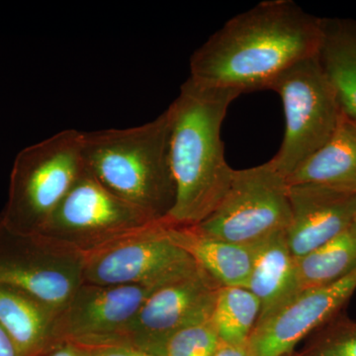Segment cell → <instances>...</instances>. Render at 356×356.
I'll return each instance as SVG.
<instances>
[{
	"instance_id": "obj_1",
	"label": "cell",
	"mask_w": 356,
	"mask_h": 356,
	"mask_svg": "<svg viewBox=\"0 0 356 356\" xmlns=\"http://www.w3.org/2000/svg\"><path fill=\"white\" fill-rule=\"evenodd\" d=\"M322 18L292 0H266L229 19L194 51L191 77L241 95L270 89L288 69L317 56Z\"/></svg>"
},
{
	"instance_id": "obj_2",
	"label": "cell",
	"mask_w": 356,
	"mask_h": 356,
	"mask_svg": "<svg viewBox=\"0 0 356 356\" xmlns=\"http://www.w3.org/2000/svg\"><path fill=\"white\" fill-rule=\"evenodd\" d=\"M240 95L234 89L204 86L188 77L166 109L170 168L177 187L166 221L198 226L228 192L235 170L225 158L221 130L229 105Z\"/></svg>"
},
{
	"instance_id": "obj_3",
	"label": "cell",
	"mask_w": 356,
	"mask_h": 356,
	"mask_svg": "<svg viewBox=\"0 0 356 356\" xmlns=\"http://www.w3.org/2000/svg\"><path fill=\"white\" fill-rule=\"evenodd\" d=\"M168 139L166 110L137 127L81 132L86 172L117 197L161 221L177 198Z\"/></svg>"
},
{
	"instance_id": "obj_4",
	"label": "cell",
	"mask_w": 356,
	"mask_h": 356,
	"mask_svg": "<svg viewBox=\"0 0 356 356\" xmlns=\"http://www.w3.org/2000/svg\"><path fill=\"white\" fill-rule=\"evenodd\" d=\"M81 131H60L16 156L0 221L22 234H40L54 211L86 173Z\"/></svg>"
},
{
	"instance_id": "obj_5",
	"label": "cell",
	"mask_w": 356,
	"mask_h": 356,
	"mask_svg": "<svg viewBox=\"0 0 356 356\" xmlns=\"http://www.w3.org/2000/svg\"><path fill=\"white\" fill-rule=\"evenodd\" d=\"M280 96L285 132L270 163L287 179L331 138L341 110L318 55L288 69L271 86Z\"/></svg>"
},
{
	"instance_id": "obj_6",
	"label": "cell",
	"mask_w": 356,
	"mask_h": 356,
	"mask_svg": "<svg viewBox=\"0 0 356 356\" xmlns=\"http://www.w3.org/2000/svg\"><path fill=\"white\" fill-rule=\"evenodd\" d=\"M291 220L288 184L270 161L235 170L221 203L197 228L238 245H254L286 232Z\"/></svg>"
},
{
	"instance_id": "obj_7",
	"label": "cell",
	"mask_w": 356,
	"mask_h": 356,
	"mask_svg": "<svg viewBox=\"0 0 356 356\" xmlns=\"http://www.w3.org/2000/svg\"><path fill=\"white\" fill-rule=\"evenodd\" d=\"M154 222L158 221L115 196L86 172L40 234L86 255Z\"/></svg>"
},
{
	"instance_id": "obj_8",
	"label": "cell",
	"mask_w": 356,
	"mask_h": 356,
	"mask_svg": "<svg viewBox=\"0 0 356 356\" xmlns=\"http://www.w3.org/2000/svg\"><path fill=\"white\" fill-rule=\"evenodd\" d=\"M84 254L42 234L0 221V284L28 292L58 310L83 282Z\"/></svg>"
},
{
	"instance_id": "obj_9",
	"label": "cell",
	"mask_w": 356,
	"mask_h": 356,
	"mask_svg": "<svg viewBox=\"0 0 356 356\" xmlns=\"http://www.w3.org/2000/svg\"><path fill=\"white\" fill-rule=\"evenodd\" d=\"M198 268L168 238L161 220L84 255L83 282L156 289Z\"/></svg>"
},
{
	"instance_id": "obj_10",
	"label": "cell",
	"mask_w": 356,
	"mask_h": 356,
	"mask_svg": "<svg viewBox=\"0 0 356 356\" xmlns=\"http://www.w3.org/2000/svg\"><path fill=\"white\" fill-rule=\"evenodd\" d=\"M219 288L200 267L156 288L112 344L132 346L158 355L161 344L173 332L210 320Z\"/></svg>"
},
{
	"instance_id": "obj_11",
	"label": "cell",
	"mask_w": 356,
	"mask_h": 356,
	"mask_svg": "<svg viewBox=\"0 0 356 356\" xmlns=\"http://www.w3.org/2000/svg\"><path fill=\"white\" fill-rule=\"evenodd\" d=\"M154 288L83 282L58 312L55 339L77 346L112 344Z\"/></svg>"
},
{
	"instance_id": "obj_12",
	"label": "cell",
	"mask_w": 356,
	"mask_h": 356,
	"mask_svg": "<svg viewBox=\"0 0 356 356\" xmlns=\"http://www.w3.org/2000/svg\"><path fill=\"white\" fill-rule=\"evenodd\" d=\"M356 291V268L337 282L306 290L259 321L248 339L252 356H284L327 324Z\"/></svg>"
},
{
	"instance_id": "obj_13",
	"label": "cell",
	"mask_w": 356,
	"mask_h": 356,
	"mask_svg": "<svg viewBox=\"0 0 356 356\" xmlns=\"http://www.w3.org/2000/svg\"><path fill=\"white\" fill-rule=\"evenodd\" d=\"M291 220L285 232L295 257L336 238L353 224L355 192L316 184L288 185Z\"/></svg>"
},
{
	"instance_id": "obj_14",
	"label": "cell",
	"mask_w": 356,
	"mask_h": 356,
	"mask_svg": "<svg viewBox=\"0 0 356 356\" xmlns=\"http://www.w3.org/2000/svg\"><path fill=\"white\" fill-rule=\"evenodd\" d=\"M163 222L172 242L191 255L220 287L247 288L257 245L226 242L196 226H180L165 219Z\"/></svg>"
},
{
	"instance_id": "obj_15",
	"label": "cell",
	"mask_w": 356,
	"mask_h": 356,
	"mask_svg": "<svg viewBox=\"0 0 356 356\" xmlns=\"http://www.w3.org/2000/svg\"><path fill=\"white\" fill-rule=\"evenodd\" d=\"M58 312L28 292L0 284V325L19 356H41L56 343Z\"/></svg>"
},
{
	"instance_id": "obj_16",
	"label": "cell",
	"mask_w": 356,
	"mask_h": 356,
	"mask_svg": "<svg viewBox=\"0 0 356 356\" xmlns=\"http://www.w3.org/2000/svg\"><path fill=\"white\" fill-rule=\"evenodd\" d=\"M286 182L323 185L356 193V121L341 111L331 138Z\"/></svg>"
},
{
	"instance_id": "obj_17",
	"label": "cell",
	"mask_w": 356,
	"mask_h": 356,
	"mask_svg": "<svg viewBox=\"0 0 356 356\" xmlns=\"http://www.w3.org/2000/svg\"><path fill=\"white\" fill-rule=\"evenodd\" d=\"M247 288L261 303L259 321L296 296V257L290 250L285 232L257 243Z\"/></svg>"
},
{
	"instance_id": "obj_18",
	"label": "cell",
	"mask_w": 356,
	"mask_h": 356,
	"mask_svg": "<svg viewBox=\"0 0 356 356\" xmlns=\"http://www.w3.org/2000/svg\"><path fill=\"white\" fill-rule=\"evenodd\" d=\"M318 58L341 111L356 121V21L322 18Z\"/></svg>"
},
{
	"instance_id": "obj_19",
	"label": "cell",
	"mask_w": 356,
	"mask_h": 356,
	"mask_svg": "<svg viewBox=\"0 0 356 356\" xmlns=\"http://www.w3.org/2000/svg\"><path fill=\"white\" fill-rule=\"evenodd\" d=\"M356 268V231L350 226L336 238L296 257L297 295L337 282Z\"/></svg>"
},
{
	"instance_id": "obj_20",
	"label": "cell",
	"mask_w": 356,
	"mask_h": 356,
	"mask_svg": "<svg viewBox=\"0 0 356 356\" xmlns=\"http://www.w3.org/2000/svg\"><path fill=\"white\" fill-rule=\"evenodd\" d=\"M261 314V303L245 287H220L211 321L222 344L245 346Z\"/></svg>"
},
{
	"instance_id": "obj_21",
	"label": "cell",
	"mask_w": 356,
	"mask_h": 356,
	"mask_svg": "<svg viewBox=\"0 0 356 356\" xmlns=\"http://www.w3.org/2000/svg\"><path fill=\"white\" fill-rule=\"evenodd\" d=\"M300 356H356V322L343 314L314 332Z\"/></svg>"
},
{
	"instance_id": "obj_22",
	"label": "cell",
	"mask_w": 356,
	"mask_h": 356,
	"mask_svg": "<svg viewBox=\"0 0 356 356\" xmlns=\"http://www.w3.org/2000/svg\"><path fill=\"white\" fill-rule=\"evenodd\" d=\"M221 346L212 321L184 327L166 337L158 356H214Z\"/></svg>"
},
{
	"instance_id": "obj_23",
	"label": "cell",
	"mask_w": 356,
	"mask_h": 356,
	"mask_svg": "<svg viewBox=\"0 0 356 356\" xmlns=\"http://www.w3.org/2000/svg\"><path fill=\"white\" fill-rule=\"evenodd\" d=\"M77 346H79L83 356H158L132 348V346H122V344Z\"/></svg>"
},
{
	"instance_id": "obj_24",
	"label": "cell",
	"mask_w": 356,
	"mask_h": 356,
	"mask_svg": "<svg viewBox=\"0 0 356 356\" xmlns=\"http://www.w3.org/2000/svg\"><path fill=\"white\" fill-rule=\"evenodd\" d=\"M41 356H83L76 344L70 341H57Z\"/></svg>"
},
{
	"instance_id": "obj_25",
	"label": "cell",
	"mask_w": 356,
	"mask_h": 356,
	"mask_svg": "<svg viewBox=\"0 0 356 356\" xmlns=\"http://www.w3.org/2000/svg\"><path fill=\"white\" fill-rule=\"evenodd\" d=\"M214 356H252L248 344L245 346H229L222 344Z\"/></svg>"
},
{
	"instance_id": "obj_26",
	"label": "cell",
	"mask_w": 356,
	"mask_h": 356,
	"mask_svg": "<svg viewBox=\"0 0 356 356\" xmlns=\"http://www.w3.org/2000/svg\"><path fill=\"white\" fill-rule=\"evenodd\" d=\"M0 356H19L7 332L0 325Z\"/></svg>"
},
{
	"instance_id": "obj_27",
	"label": "cell",
	"mask_w": 356,
	"mask_h": 356,
	"mask_svg": "<svg viewBox=\"0 0 356 356\" xmlns=\"http://www.w3.org/2000/svg\"><path fill=\"white\" fill-rule=\"evenodd\" d=\"M351 226H353V228L355 229L356 231V205L355 215H353V224H351Z\"/></svg>"
},
{
	"instance_id": "obj_28",
	"label": "cell",
	"mask_w": 356,
	"mask_h": 356,
	"mask_svg": "<svg viewBox=\"0 0 356 356\" xmlns=\"http://www.w3.org/2000/svg\"><path fill=\"white\" fill-rule=\"evenodd\" d=\"M284 356H300V355H299V353H295L294 351H293V353H289V355H286Z\"/></svg>"
}]
</instances>
